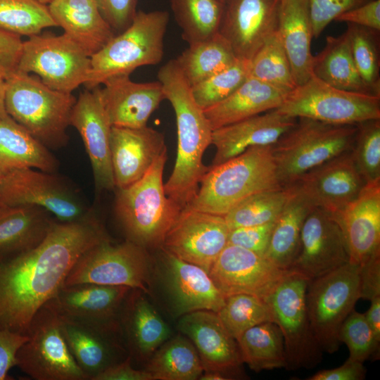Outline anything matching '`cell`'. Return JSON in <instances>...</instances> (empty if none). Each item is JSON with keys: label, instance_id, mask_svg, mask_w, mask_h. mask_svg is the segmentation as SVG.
<instances>
[{"label": "cell", "instance_id": "obj_36", "mask_svg": "<svg viewBox=\"0 0 380 380\" xmlns=\"http://www.w3.org/2000/svg\"><path fill=\"white\" fill-rule=\"evenodd\" d=\"M312 71L315 77L338 89L375 96L357 70L346 32L327 37L324 49L313 57Z\"/></svg>", "mask_w": 380, "mask_h": 380}, {"label": "cell", "instance_id": "obj_61", "mask_svg": "<svg viewBox=\"0 0 380 380\" xmlns=\"http://www.w3.org/2000/svg\"><path fill=\"white\" fill-rule=\"evenodd\" d=\"M37 1L45 4H48L51 0H37Z\"/></svg>", "mask_w": 380, "mask_h": 380}, {"label": "cell", "instance_id": "obj_40", "mask_svg": "<svg viewBox=\"0 0 380 380\" xmlns=\"http://www.w3.org/2000/svg\"><path fill=\"white\" fill-rule=\"evenodd\" d=\"M226 0H171L182 37L189 45L219 32Z\"/></svg>", "mask_w": 380, "mask_h": 380}, {"label": "cell", "instance_id": "obj_25", "mask_svg": "<svg viewBox=\"0 0 380 380\" xmlns=\"http://www.w3.org/2000/svg\"><path fill=\"white\" fill-rule=\"evenodd\" d=\"M100 88L101 99L112 126L139 128L165 99L160 82H136L129 75L107 79Z\"/></svg>", "mask_w": 380, "mask_h": 380}, {"label": "cell", "instance_id": "obj_11", "mask_svg": "<svg viewBox=\"0 0 380 380\" xmlns=\"http://www.w3.org/2000/svg\"><path fill=\"white\" fill-rule=\"evenodd\" d=\"M277 110L296 118L357 125L380 119V97L338 89L312 75L306 82L288 93Z\"/></svg>", "mask_w": 380, "mask_h": 380}, {"label": "cell", "instance_id": "obj_43", "mask_svg": "<svg viewBox=\"0 0 380 380\" xmlns=\"http://www.w3.org/2000/svg\"><path fill=\"white\" fill-rule=\"evenodd\" d=\"M56 27L47 4L37 0H0V30L31 37Z\"/></svg>", "mask_w": 380, "mask_h": 380}, {"label": "cell", "instance_id": "obj_8", "mask_svg": "<svg viewBox=\"0 0 380 380\" xmlns=\"http://www.w3.org/2000/svg\"><path fill=\"white\" fill-rule=\"evenodd\" d=\"M309 280L297 271L286 270L265 300L284 338L288 370L314 368L322 360L323 351L314 336L307 310Z\"/></svg>", "mask_w": 380, "mask_h": 380}, {"label": "cell", "instance_id": "obj_1", "mask_svg": "<svg viewBox=\"0 0 380 380\" xmlns=\"http://www.w3.org/2000/svg\"><path fill=\"white\" fill-rule=\"evenodd\" d=\"M110 238L96 215L75 222L56 220L37 246L0 262V328L25 334L77 259Z\"/></svg>", "mask_w": 380, "mask_h": 380}, {"label": "cell", "instance_id": "obj_26", "mask_svg": "<svg viewBox=\"0 0 380 380\" xmlns=\"http://www.w3.org/2000/svg\"><path fill=\"white\" fill-rule=\"evenodd\" d=\"M296 121L297 118L274 109L214 129L211 144L216 151L209 167L221 164L250 147L274 144Z\"/></svg>", "mask_w": 380, "mask_h": 380}, {"label": "cell", "instance_id": "obj_34", "mask_svg": "<svg viewBox=\"0 0 380 380\" xmlns=\"http://www.w3.org/2000/svg\"><path fill=\"white\" fill-rule=\"evenodd\" d=\"M281 212L274 222L265 256L277 267L289 270L300 249L304 221L315 207L294 186Z\"/></svg>", "mask_w": 380, "mask_h": 380}, {"label": "cell", "instance_id": "obj_4", "mask_svg": "<svg viewBox=\"0 0 380 380\" xmlns=\"http://www.w3.org/2000/svg\"><path fill=\"white\" fill-rule=\"evenodd\" d=\"M200 184L186 207L222 216L252 194L282 188L272 145L250 147L221 164L208 167Z\"/></svg>", "mask_w": 380, "mask_h": 380}, {"label": "cell", "instance_id": "obj_12", "mask_svg": "<svg viewBox=\"0 0 380 380\" xmlns=\"http://www.w3.org/2000/svg\"><path fill=\"white\" fill-rule=\"evenodd\" d=\"M91 57L65 33L38 34L23 41L18 72L33 74L53 89L72 93L88 79Z\"/></svg>", "mask_w": 380, "mask_h": 380}, {"label": "cell", "instance_id": "obj_58", "mask_svg": "<svg viewBox=\"0 0 380 380\" xmlns=\"http://www.w3.org/2000/svg\"><path fill=\"white\" fill-rule=\"evenodd\" d=\"M370 301V307L365 315L376 339L380 341V296Z\"/></svg>", "mask_w": 380, "mask_h": 380}, {"label": "cell", "instance_id": "obj_60", "mask_svg": "<svg viewBox=\"0 0 380 380\" xmlns=\"http://www.w3.org/2000/svg\"><path fill=\"white\" fill-rule=\"evenodd\" d=\"M6 80L0 77V120L9 117L5 107Z\"/></svg>", "mask_w": 380, "mask_h": 380}, {"label": "cell", "instance_id": "obj_54", "mask_svg": "<svg viewBox=\"0 0 380 380\" xmlns=\"http://www.w3.org/2000/svg\"><path fill=\"white\" fill-rule=\"evenodd\" d=\"M360 298L371 300L380 296V252L359 266Z\"/></svg>", "mask_w": 380, "mask_h": 380}, {"label": "cell", "instance_id": "obj_3", "mask_svg": "<svg viewBox=\"0 0 380 380\" xmlns=\"http://www.w3.org/2000/svg\"><path fill=\"white\" fill-rule=\"evenodd\" d=\"M167 151L132 184L115 189L114 210L126 239L148 250L162 247L183 209L165 194L163 181Z\"/></svg>", "mask_w": 380, "mask_h": 380}, {"label": "cell", "instance_id": "obj_27", "mask_svg": "<svg viewBox=\"0 0 380 380\" xmlns=\"http://www.w3.org/2000/svg\"><path fill=\"white\" fill-rule=\"evenodd\" d=\"M334 215L343 229L350 263L360 266L380 252V179L365 184L358 196Z\"/></svg>", "mask_w": 380, "mask_h": 380}, {"label": "cell", "instance_id": "obj_21", "mask_svg": "<svg viewBox=\"0 0 380 380\" xmlns=\"http://www.w3.org/2000/svg\"><path fill=\"white\" fill-rule=\"evenodd\" d=\"M365 184L350 150L306 172L293 185L315 208L337 215Z\"/></svg>", "mask_w": 380, "mask_h": 380}, {"label": "cell", "instance_id": "obj_33", "mask_svg": "<svg viewBox=\"0 0 380 380\" xmlns=\"http://www.w3.org/2000/svg\"><path fill=\"white\" fill-rule=\"evenodd\" d=\"M288 94L248 77L229 96L204 110L213 129L278 108Z\"/></svg>", "mask_w": 380, "mask_h": 380}, {"label": "cell", "instance_id": "obj_52", "mask_svg": "<svg viewBox=\"0 0 380 380\" xmlns=\"http://www.w3.org/2000/svg\"><path fill=\"white\" fill-rule=\"evenodd\" d=\"M27 339L26 334L0 328V380L11 379L8 373L16 366V355Z\"/></svg>", "mask_w": 380, "mask_h": 380}, {"label": "cell", "instance_id": "obj_45", "mask_svg": "<svg viewBox=\"0 0 380 380\" xmlns=\"http://www.w3.org/2000/svg\"><path fill=\"white\" fill-rule=\"evenodd\" d=\"M217 313L226 329L236 340L247 329L257 324L273 322L267 303L258 296L246 293L226 297Z\"/></svg>", "mask_w": 380, "mask_h": 380}, {"label": "cell", "instance_id": "obj_50", "mask_svg": "<svg viewBox=\"0 0 380 380\" xmlns=\"http://www.w3.org/2000/svg\"><path fill=\"white\" fill-rule=\"evenodd\" d=\"M274 222L231 229L227 244L238 246L264 255L270 243Z\"/></svg>", "mask_w": 380, "mask_h": 380}, {"label": "cell", "instance_id": "obj_20", "mask_svg": "<svg viewBox=\"0 0 380 380\" xmlns=\"http://www.w3.org/2000/svg\"><path fill=\"white\" fill-rule=\"evenodd\" d=\"M280 0H226L219 33L236 58L251 61L277 30Z\"/></svg>", "mask_w": 380, "mask_h": 380}, {"label": "cell", "instance_id": "obj_37", "mask_svg": "<svg viewBox=\"0 0 380 380\" xmlns=\"http://www.w3.org/2000/svg\"><path fill=\"white\" fill-rule=\"evenodd\" d=\"M175 60L192 87L232 66L238 58L227 40L218 32L189 44Z\"/></svg>", "mask_w": 380, "mask_h": 380}, {"label": "cell", "instance_id": "obj_17", "mask_svg": "<svg viewBox=\"0 0 380 380\" xmlns=\"http://www.w3.org/2000/svg\"><path fill=\"white\" fill-rule=\"evenodd\" d=\"M349 262L348 247L338 220L322 208H313L304 221L299 252L289 270L312 279Z\"/></svg>", "mask_w": 380, "mask_h": 380}, {"label": "cell", "instance_id": "obj_22", "mask_svg": "<svg viewBox=\"0 0 380 380\" xmlns=\"http://www.w3.org/2000/svg\"><path fill=\"white\" fill-rule=\"evenodd\" d=\"M70 125L82 137L96 190H115L110 149L112 125L101 99L99 87L80 94L72 110Z\"/></svg>", "mask_w": 380, "mask_h": 380}, {"label": "cell", "instance_id": "obj_2", "mask_svg": "<svg viewBox=\"0 0 380 380\" xmlns=\"http://www.w3.org/2000/svg\"><path fill=\"white\" fill-rule=\"evenodd\" d=\"M157 76L165 99L174 109L177 133V158L172 172L164 184L165 191L184 208L195 197L208 170L203 163V156L211 144L213 129L175 59L161 66Z\"/></svg>", "mask_w": 380, "mask_h": 380}, {"label": "cell", "instance_id": "obj_48", "mask_svg": "<svg viewBox=\"0 0 380 380\" xmlns=\"http://www.w3.org/2000/svg\"><path fill=\"white\" fill-rule=\"evenodd\" d=\"M338 338L348 348V359L363 363L372 356L377 358L380 341L376 339L365 314L353 310L342 324Z\"/></svg>", "mask_w": 380, "mask_h": 380}, {"label": "cell", "instance_id": "obj_32", "mask_svg": "<svg viewBox=\"0 0 380 380\" xmlns=\"http://www.w3.org/2000/svg\"><path fill=\"white\" fill-rule=\"evenodd\" d=\"M56 220L40 207L0 202V262L37 246Z\"/></svg>", "mask_w": 380, "mask_h": 380}, {"label": "cell", "instance_id": "obj_57", "mask_svg": "<svg viewBox=\"0 0 380 380\" xmlns=\"http://www.w3.org/2000/svg\"><path fill=\"white\" fill-rule=\"evenodd\" d=\"M94 380H153L151 374L145 370L134 369L128 355L124 360L108 367Z\"/></svg>", "mask_w": 380, "mask_h": 380}, {"label": "cell", "instance_id": "obj_62", "mask_svg": "<svg viewBox=\"0 0 380 380\" xmlns=\"http://www.w3.org/2000/svg\"><path fill=\"white\" fill-rule=\"evenodd\" d=\"M2 177H3V174L0 172V184L1 182Z\"/></svg>", "mask_w": 380, "mask_h": 380}, {"label": "cell", "instance_id": "obj_31", "mask_svg": "<svg viewBox=\"0 0 380 380\" xmlns=\"http://www.w3.org/2000/svg\"><path fill=\"white\" fill-rule=\"evenodd\" d=\"M289 58L296 86L312 75L313 37L308 0H280L277 30Z\"/></svg>", "mask_w": 380, "mask_h": 380}, {"label": "cell", "instance_id": "obj_53", "mask_svg": "<svg viewBox=\"0 0 380 380\" xmlns=\"http://www.w3.org/2000/svg\"><path fill=\"white\" fill-rule=\"evenodd\" d=\"M23 42L20 36L0 30V77L4 80L17 71Z\"/></svg>", "mask_w": 380, "mask_h": 380}, {"label": "cell", "instance_id": "obj_15", "mask_svg": "<svg viewBox=\"0 0 380 380\" xmlns=\"http://www.w3.org/2000/svg\"><path fill=\"white\" fill-rule=\"evenodd\" d=\"M158 261L153 267L167 308L174 317L196 310L217 312L225 297L217 288L208 272L160 248Z\"/></svg>", "mask_w": 380, "mask_h": 380}, {"label": "cell", "instance_id": "obj_28", "mask_svg": "<svg viewBox=\"0 0 380 380\" xmlns=\"http://www.w3.org/2000/svg\"><path fill=\"white\" fill-rule=\"evenodd\" d=\"M59 317L69 350L89 380L128 356L120 333Z\"/></svg>", "mask_w": 380, "mask_h": 380}, {"label": "cell", "instance_id": "obj_55", "mask_svg": "<svg viewBox=\"0 0 380 380\" xmlns=\"http://www.w3.org/2000/svg\"><path fill=\"white\" fill-rule=\"evenodd\" d=\"M335 21L345 22L380 32V0H372L338 16Z\"/></svg>", "mask_w": 380, "mask_h": 380}, {"label": "cell", "instance_id": "obj_47", "mask_svg": "<svg viewBox=\"0 0 380 380\" xmlns=\"http://www.w3.org/2000/svg\"><path fill=\"white\" fill-rule=\"evenodd\" d=\"M250 61L238 59L228 68L191 87L197 104L204 110L233 93L248 77Z\"/></svg>", "mask_w": 380, "mask_h": 380}, {"label": "cell", "instance_id": "obj_13", "mask_svg": "<svg viewBox=\"0 0 380 380\" xmlns=\"http://www.w3.org/2000/svg\"><path fill=\"white\" fill-rule=\"evenodd\" d=\"M27 341L16 355V366L35 380H89L62 334L60 317L48 303L32 317Z\"/></svg>", "mask_w": 380, "mask_h": 380}, {"label": "cell", "instance_id": "obj_7", "mask_svg": "<svg viewBox=\"0 0 380 380\" xmlns=\"http://www.w3.org/2000/svg\"><path fill=\"white\" fill-rule=\"evenodd\" d=\"M357 125H335L298 118L294 126L272 145L282 187L327 160L351 150Z\"/></svg>", "mask_w": 380, "mask_h": 380}, {"label": "cell", "instance_id": "obj_44", "mask_svg": "<svg viewBox=\"0 0 380 380\" xmlns=\"http://www.w3.org/2000/svg\"><path fill=\"white\" fill-rule=\"evenodd\" d=\"M346 33L362 80L375 96L380 97V32L347 23Z\"/></svg>", "mask_w": 380, "mask_h": 380}, {"label": "cell", "instance_id": "obj_35", "mask_svg": "<svg viewBox=\"0 0 380 380\" xmlns=\"http://www.w3.org/2000/svg\"><path fill=\"white\" fill-rule=\"evenodd\" d=\"M58 162L48 148L10 116L0 120V172L22 168L54 172Z\"/></svg>", "mask_w": 380, "mask_h": 380}, {"label": "cell", "instance_id": "obj_14", "mask_svg": "<svg viewBox=\"0 0 380 380\" xmlns=\"http://www.w3.org/2000/svg\"><path fill=\"white\" fill-rule=\"evenodd\" d=\"M0 202L9 205H34L62 222L83 221L96 215L70 185L53 172L17 169L3 175Z\"/></svg>", "mask_w": 380, "mask_h": 380}, {"label": "cell", "instance_id": "obj_9", "mask_svg": "<svg viewBox=\"0 0 380 380\" xmlns=\"http://www.w3.org/2000/svg\"><path fill=\"white\" fill-rule=\"evenodd\" d=\"M153 264L148 250L127 240L106 239L87 250L68 272L63 286H125L149 293Z\"/></svg>", "mask_w": 380, "mask_h": 380}, {"label": "cell", "instance_id": "obj_19", "mask_svg": "<svg viewBox=\"0 0 380 380\" xmlns=\"http://www.w3.org/2000/svg\"><path fill=\"white\" fill-rule=\"evenodd\" d=\"M131 289L89 283L63 286L46 303L61 317L120 334V315Z\"/></svg>", "mask_w": 380, "mask_h": 380}, {"label": "cell", "instance_id": "obj_42", "mask_svg": "<svg viewBox=\"0 0 380 380\" xmlns=\"http://www.w3.org/2000/svg\"><path fill=\"white\" fill-rule=\"evenodd\" d=\"M286 93L296 88L291 65L276 31L250 61L249 75Z\"/></svg>", "mask_w": 380, "mask_h": 380}, {"label": "cell", "instance_id": "obj_41", "mask_svg": "<svg viewBox=\"0 0 380 380\" xmlns=\"http://www.w3.org/2000/svg\"><path fill=\"white\" fill-rule=\"evenodd\" d=\"M291 191L290 186L282 187L258 192L245 198L224 215L229 230L274 222Z\"/></svg>", "mask_w": 380, "mask_h": 380}, {"label": "cell", "instance_id": "obj_23", "mask_svg": "<svg viewBox=\"0 0 380 380\" xmlns=\"http://www.w3.org/2000/svg\"><path fill=\"white\" fill-rule=\"evenodd\" d=\"M177 327L196 348L204 371H219L232 379L243 362L236 340L217 312L196 310L179 317Z\"/></svg>", "mask_w": 380, "mask_h": 380}, {"label": "cell", "instance_id": "obj_38", "mask_svg": "<svg viewBox=\"0 0 380 380\" xmlns=\"http://www.w3.org/2000/svg\"><path fill=\"white\" fill-rule=\"evenodd\" d=\"M146 370L153 380H195L204 372L196 348L183 334L165 341L150 357Z\"/></svg>", "mask_w": 380, "mask_h": 380}, {"label": "cell", "instance_id": "obj_59", "mask_svg": "<svg viewBox=\"0 0 380 380\" xmlns=\"http://www.w3.org/2000/svg\"><path fill=\"white\" fill-rule=\"evenodd\" d=\"M201 380H226L232 379L228 374L219 371H204L201 376Z\"/></svg>", "mask_w": 380, "mask_h": 380}, {"label": "cell", "instance_id": "obj_10", "mask_svg": "<svg viewBox=\"0 0 380 380\" xmlns=\"http://www.w3.org/2000/svg\"><path fill=\"white\" fill-rule=\"evenodd\" d=\"M359 265L348 263L310 279L306 305L314 336L322 351L340 347V328L360 299Z\"/></svg>", "mask_w": 380, "mask_h": 380}, {"label": "cell", "instance_id": "obj_51", "mask_svg": "<svg viewBox=\"0 0 380 380\" xmlns=\"http://www.w3.org/2000/svg\"><path fill=\"white\" fill-rule=\"evenodd\" d=\"M100 11L118 34L132 22L137 11V0H98Z\"/></svg>", "mask_w": 380, "mask_h": 380}, {"label": "cell", "instance_id": "obj_56", "mask_svg": "<svg viewBox=\"0 0 380 380\" xmlns=\"http://www.w3.org/2000/svg\"><path fill=\"white\" fill-rule=\"evenodd\" d=\"M366 369L363 363L348 359L341 366L320 370L308 378V380H362L365 379Z\"/></svg>", "mask_w": 380, "mask_h": 380}, {"label": "cell", "instance_id": "obj_6", "mask_svg": "<svg viewBox=\"0 0 380 380\" xmlns=\"http://www.w3.org/2000/svg\"><path fill=\"white\" fill-rule=\"evenodd\" d=\"M170 15L166 11H137L132 23L91 56L84 86L91 89L108 78L129 75L137 68L160 63Z\"/></svg>", "mask_w": 380, "mask_h": 380}, {"label": "cell", "instance_id": "obj_16", "mask_svg": "<svg viewBox=\"0 0 380 380\" xmlns=\"http://www.w3.org/2000/svg\"><path fill=\"white\" fill-rule=\"evenodd\" d=\"M229 233L224 216L186 207L167 232L161 248L209 272L227 246Z\"/></svg>", "mask_w": 380, "mask_h": 380}, {"label": "cell", "instance_id": "obj_18", "mask_svg": "<svg viewBox=\"0 0 380 380\" xmlns=\"http://www.w3.org/2000/svg\"><path fill=\"white\" fill-rule=\"evenodd\" d=\"M286 271L277 267L265 255L227 244L208 274L225 298L246 293L265 300Z\"/></svg>", "mask_w": 380, "mask_h": 380}, {"label": "cell", "instance_id": "obj_39", "mask_svg": "<svg viewBox=\"0 0 380 380\" xmlns=\"http://www.w3.org/2000/svg\"><path fill=\"white\" fill-rule=\"evenodd\" d=\"M243 362L255 372L286 367L282 334L272 322L257 324L236 340Z\"/></svg>", "mask_w": 380, "mask_h": 380}, {"label": "cell", "instance_id": "obj_46", "mask_svg": "<svg viewBox=\"0 0 380 380\" xmlns=\"http://www.w3.org/2000/svg\"><path fill=\"white\" fill-rule=\"evenodd\" d=\"M351 155L365 184L380 179V119L357 124Z\"/></svg>", "mask_w": 380, "mask_h": 380}, {"label": "cell", "instance_id": "obj_5", "mask_svg": "<svg viewBox=\"0 0 380 380\" xmlns=\"http://www.w3.org/2000/svg\"><path fill=\"white\" fill-rule=\"evenodd\" d=\"M76 100L72 93L53 89L33 74L16 71L6 80L7 114L47 148L66 145Z\"/></svg>", "mask_w": 380, "mask_h": 380}, {"label": "cell", "instance_id": "obj_49", "mask_svg": "<svg viewBox=\"0 0 380 380\" xmlns=\"http://www.w3.org/2000/svg\"><path fill=\"white\" fill-rule=\"evenodd\" d=\"M372 0H308L313 37L317 38L324 28L341 14Z\"/></svg>", "mask_w": 380, "mask_h": 380}, {"label": "cell", "instance_id": "obj_24", "mask_svg": "<svg viewBox=\"0 0 380 380\" xmlns=\"http://www.w3.org/2000/svg\"><path fill=\"white\" fill-rule=\"evenodd\" d=\"M110 149L115 189L138 181L155 160L167 151L163 134L147 126H112Z\"/></svg>", "mask_w": 380, "mask_h": 380}, {"label": "cell", "instance_id": "obj_30", "mask_svg": "<svg viewBox=\"0 0 380 380\" xmlns=\"http://www.w3.org/2000/svg\"><path fill=\"white\" fill-rule=\"evenodd\" d=\"M47 6L56 26L90 57L115 35L101 13L98 0H51Z\"/></svg>", "mask_w": 380, "mask_h": 380}, {"label": "cell", "instance_id": "obj_29", "mask_svg": "<svg viewBox=\"0 0 380 380\" xmlns=\"http://www.w3.org/2000/svg\"><path fill=\"white\" fill-rule=\"evenodd\" d=\"M132 289L120 319V331L129 356L149 359L170 335L168 325L145 296Z\"/></svg>", "mask_w": 380, "mask_h": 380}]
</instances>
